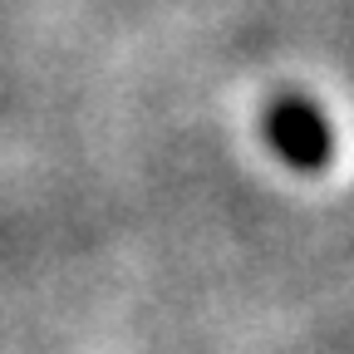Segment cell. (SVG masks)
Returning <instances> with one entry per match:
<instances>
[{
    "instance_id": "6da1fadb",
    "label": "cell",
    "mask_w": 354,
    "mask_h": 354,
    "mask_svg": "<svg viewBox=\"0 0 354 354\" xmlns=\"http://www.w3.org/2000/svg\"><path fill=\"white\" fill-rule=\"evenodd\" d=\"M261 138L286 167L295 172H325L335 158V128L320 104L305 94H281L261 109Z\"/></svg>"
}]
</instances>
